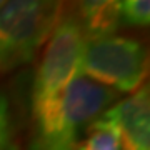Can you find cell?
I'll return each instance as SVG.
<instances>
[{
    "label": "cell",
    "instance_id": "cell-5",
    "mask_svg": "<svg viewBox=\"0 0 150 150\" xmlns=\"http://www.w3.org/2000/svg\"><path fill=\"white\" fill-rule=\"evenodd\" d=\"M118 129L120 150H150V95L149 85L108 108Z\"/></svg>",
    "mask_w": 150,
    "mask_h": 150
},
{
    "label": "cell",
    "instance_id": "cell-2",
    "mask_svg": "<svg viewBox=\"0 0 150 150\" xmlns=\"http://www.w3.org/2000/svg\"><path fill=\"white\" fill-rule=\"evenodd\" d=\"M65 0H8L0 7V74L28 64L64 15Z\"/></svg>",
    "mask_w": 150,
    "mask_h": 150
},
{
    "label": "cell",
    "instance_id": "cell-9",
    "mask_svg": "<svg viewBox=\"0 0 150 150\" xmlns=\"http://www.w3.org/2000/svg\"><path fill=\"white\" fill-rule=\"evenodd\" d=\"M10 108L8 102L0 93V150H7L10 144Z\"/></svg>",
    "mask_w": 150,
    "mask_h": 150
},
{
    "label": "cell",
    "instance_id": "cell-7",
    "mask_svg": "<svg viewBox=\"0 0 150 150\" xmlns=\"http://www.w3.org/2000/svg\"><path fill=\"white\" fill-rule=\"evenodd\" d=\"M79 150H120L117 123L108 110L88 125L87 137L80 142Z\"/></svg>",
    "mask_w": 150,
    "mask_h": 150
},
{
    "label": "cell",
    "instance_id": "cell-10",
    "mask_svg": "<svg viewBox=\"0 0 150 150\" xmlns=\"http://www.w3.org/2000/svg\"><path fill=\"white\" fill-rule=\"evenodd\" d=\"M7 2H8V0H0V7H4L7 4Z\"/></svg>",
    "mask_w": 150,
    "mask_h": 150
},
{
    "label": "cell",
    "instance_id": "cell-6",
    "mask_svg": "<svg viewBox=\"0 0 150 150\" xmlns=\"http://www.w3.org/2000/svg\"><path fill=\"white\" fill-rule=\"evenodd\" d=\"M77 18L82 23L87 40L115 32L118 25L120 0H74Z\"/></svg>",
    "mask_w": 150,
    "mask_h": 150
},
{
    "label": "cell",
    "instance_id": "cell-1",
    "mask_svg": "<svg viewBox=\"0 0 150 150\" xmlns=\"http://www.w3.org/2000/svg\"><path fill=\"white\" fill-rule=\"evenodd\" d=\"M113 98L112 88L77 75L57 102L33 113L37 150H79L82 130L88 129Z\"/></svg>",
    "mask_w": 150,
    "mask_h": 150
},
{
    "label": "cell",
    "instance_id": "cell-8",
    "mask_svg": "<svg viewBox=\"0 0 150 150\" xmlns=\"http://www.w3.org/2000/svg\"><path fill=\"white\" fill-rule=\"evenodd\" d=\"M130 27H149L150 0H120L118 4V23Z\"/></svg>",
    "mask_w": 150,
    "mask_h": 150
},
{
    "label": "cell",
    "instance_id": "cell-3",
    "mask_svg": "<svg viewBox=\"0 0 150 150\" xmlns=\"http://www.w3.org/2000/svg\"><path fill=\"white\" fill-rule=\"evenodd\" d=\"M85 32L75 15L59 20L45 42L32 90V112H40L59 100L70 82L80 75Z\"/></svg>",
    "mask_w": 150,
    "mask_h": 150
},
{
    "label": "cell",
    "instance_id": "cell-4",
    "mask_svg": "<svg viewBox=\"0 0 150 150\" xmlns=\"http://www.w3.org/2000/svg\"><path fill=\"white\" fill-rule=\"evenodd\" d=\"M80 74L113 92L134 93L147 77V52L139 40L103 35L85 42Z\"/></svg>",
    "mask_w": 150,
    "mask_h": 150
}]
</instances>
